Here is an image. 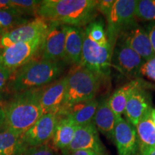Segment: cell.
Segmentation results:
<instances>
[{"label":"cell","instance_id":"cell-1","mask_svg":"<svg viewBox=\"0 0 155 155\" xmlns=\"http://www.w3.org/2000/svg\"><path fill=\"white\" fill-rule=\"evenodd\" d=\"M96 0H43L38 17L68 26H87L98 15Z\"/></svg>","mask_w":155,"mask_h":155},{"label":"cell","instance_id":"cell-2","mask_svg":"<svg viewBox=\"0 0 155 155\" xmlns=\"http://www.w3.org/2000/svg\"><path fill=\"white\" fill-rule=\"evenodd\" d=\"M65 64L35 58L11 73L7 91L15 94L47 86L61 76Z\"/></svg>","mask_w":155,"mask_h":155},{"label":"cell","instance_id":"cell-3","mask_svg":"<svg viewBox=\"0 0 155 155\" xmlns=\"http://www.w3.org/2000/svg\"><path fill=\"white\" fill-rule=\"evenodd\" d=\"M2 107L5 113V129L22 135L44 114L40 88L12 94Z\"/></svg>","mask_w":155,"mask_h":155},{"label":"cell","instance_id":"cell-4","mask_svg":"<svg viewBox=\"0 0 155 155\" xmlns=\"http://www.w3.org/2000/svg\"><path fill=\"white\" fill-rule=\"evenodd\" d=\"M67 78L65 101L58 114L78 103L94 99L101 84L94 73L81 65H73Z\"/></svg>","mask_w":155,"mask_h":155},{"label":"cell","instance_id":"cell-5","mask_svg":"<svg viewBox=\"0 0 155 155\" xmlns=\"http://www.w3.org/2000/svg\"><path fill=\"white\" fill-rule=\"evenodd\" d=\"M114 47L111 43L100 45L85 33L81 65L94 73L101 83L110 78Z\"/></svg>","mask_w":155,"mask_h":155},{"label":"cell","instance_id":"cell-6","mask_svg":"<svg viewBox=\"0 0 155 155\" xmlns=\"http://www.w3.org/2000/svg\"><path fill=\"white\" fill-rule=\"evenodd\" d=\"M137 0H115L109 15L106 17V34L108 42L116 45L119 35L137 22Z\"/></svg>","mask_w":155,"mask_h":155},{"label":"cell","instance_id":"cell-7","mask_svg":"<svg viewBox=\"0 0 155 155\" xmlns=\"http://www.w3.org/2000/svg\"><path fill=\"white\" fill-rule=\"evenodd\" d=\"M45 35L0 49V63L12 73L38 57ZM39 58V57H38Z\"/></svg>","mask_w":155,"mask_h":155},{"label":"cell","instance_id":"cell-8","mask_svg":"<svg viewBox=\"0 0 155 155\" xmlns=\"http://www.w3.org/2000/svg\"><path fill=\"white\" fill-rule=\"evenodd\" d=\"M66 25L50 22L40 48L38 57L42 60L63 61L65 56V44Z\"/></svg>","mask_w":155,"mask_h":155},{"label":"cell","instance_id":"cell-9","mask_svg":"<svg viewBox=\"0 0 155 155\" xmlns=\"http://www.w3.org/2000/svg\"><path fill=\"white\" fill-rule=\"evenodd\" d=\"M144 63V60L134 50L121 42H116L111 58V66L119 72L126 76H140L141 67Z\"/></svg>","mask_w":155,"mask_h":155},{"label":"cell","instance_id":"cell-10","mask_svg":"<svg viewBox=\"0 0 155 155\" xmlns=\"http://www.w3.org/2000/svg\"><path fill=\"white\" fill-rule=\"evenodd\" d=\"M50 22L40 17L34 18L26 24L7 32L1 41V48H8L19 42H29L46 34Z\"/></svg>","mask_w":155,"mask_h":155},{"label":"cell","instance_id":"cell-11","mask_svg":"<svg viewBox=\"0 0 155 155\" xmlns=\"http://www.w3.org/2000/svg\"><path fill=\"white\" fill-rule=\"evenodd\" d=\"M147 83L142 80L131 92L126 105L125 117L134 127L149 114L152 109V100L150 93L147 91Z\"/></svg>","mask_w":155,"mask_h":155},{"label":"cell","instance_id":"cell-12","mask_svg":"<svg viewBox=\"0 0 155 155\" xmlns=\"http://www.w3.org/2000/svg\"><path fill=\"white\" fill-rule=\"evenodd\" d=\"M117 41L134 50L145 62L155 57L150 37L147 30L135 22L119 35Z\"/></svg>","mask_w":155,"mask_h":155},{"label":"cell","instance_id":"cell-13","mask_svg":"<svg viewBox=\"0 0 155 155\" xmlns=\"http://www.w3.org/2000/svg\"><path fill=\"white\" fill-rule=\"evenodd\" d=\"M81 150H91L98 152L108 153L101 140L98 131L94 123L85 126H78L73 140L65 150L62 151L63 155Z\"/></svg>","mask_w":155,"mask_h":155},{"label":"cell","instance_id":"cell-14","mask_svg":"<svg viewBox=\"0 0 155 155\" xmlns=\"http://www.w3.org/2000/svg\"><path fill=\"white\" fill-rule=\"evenodd\" d=\"M58 118L56 113L44 114L23 134L27 147H37L48 143L53 137Z\"/></svg>","mask_w":155,"mask_h":155},{"label":"cell","instance_id":"cell-15","mask_svg":"<svg viewBox=\"0 0 155 155\" xmlns=\"http://www.w3.org/2000/svg\"><path fill=\"white\" fill-rule=\"evenodd\" d=\"M118 155H138L139 147L135 127L122 116L117 117L113 139Z\"/></svg>","mask_w":155,"mask_h":155},{"label":"cell","instance_id":"cell-16","mask_svg":"<svg viewBox=\"0 0 155 155\" xmlns=\"http://www.w3.org/2000/svg\"><path fill=\"white\" fill-rule=\"evenodd\" d=\"M67 81V75H65L40 88V104L44 114H58L65 101Z\"/></svg>","mask_w":155,"mask_h":155},{"label":"cell","instance_id":"cell-17","mask_svg":"<svg viewBox=\"0 0 155 155\" xmlns=\"http://www.w3.org/2000/svg\"><path fill=\"white\" fill-rule=\"evenodd\" d=\"M84 38V28L66 25L64 63L73 66L81 65Z\"/></svg>","mask_w":155,"mask_h":155},{"label":"cell","instance_id":"cell-18","mask_svg":"<svg viewBox=\"0 0 155 155\" xmlns=\"http://www.w3.org/2000/svg\"><path fill=\"white\" fill-rule=\"evenodd\" d=\"M117 116L112 111L108 102V97H103L98 101L94 123L98 131L108 139H113L114 130L115 128Z\"/></svg>","mask_w":155,"mask_h":155},{"label":"cell","instance_id":"cell-19","mask_svg":"<svg viewBox=\"0 0 155 155\" xmlns=\"http://www.w3.org/2000/svg\"><path fill=\"white\" fill-rule=\"evenodd\" d=\"M98 101L94 98L70 106L60 112L58 116H68L77 126H85L94 122Z\"/></svg>","mask_w":155,"mask_h":155},{"label":"cell","instance_id":"cell-20","mask_svg":"<svg viewBox=\"0 0 155 155\" xmlns=\"http://www.w3.org/2000/svg\"><path fill=\"white\" fill-rule=\"evenodd\" d=\"M150 112L135 127L138 141V155H149L155 149V125L151 119Z\"/></svg>","mask_w":155,"mask_h":155},{"label":"cell","instance_id":"cell-21","mask_svg":"<svg viewBox=\"0 0 155 155\" xmlns=\"http://www.w3.org/2000/svg\"><path fill=\"white\" fill-rule=\"evenodd\" d=\"M77 126L68 116H58L54 131L53 147L55 150L63 151L73 140Z\"/></svg>","mask_w":155,"mask_h":155},{"label":"cell","instance_id":"cell-22","mask_svg":"<svg viewBox=\"0 0 155 155\" xmlns=\"http://www.w3.org/2000/svg\"><path fill=\"white\" fill-rule=\"evenodd\" d=\"M28 148L23 135L7 129L0 131V155H23Z\"/></svg>","mask_w":155,"mask_h":155},{"label":"cell","instance_id":"cell-23","mask_svg":"<svg viewBox=\"0 0 155 155\" xmlns=\"http://www.w3.org/2000/svg\"><path fill=\"white\" fill-rule=\"evenodd\" d=\"M141 79L131 80L117 88L108 97V102L112 111L117 117L121 116L125 111L126 105L133 90L140 83Z\"/></svg>","mask_w":155,"mask_h":155},{"label":"cell","instance_id":"cell-24","mask_svg":"<svg viewBox=\"0 0 155 155\" xmlns=\"http://www.w3.org/2000/svg\"><path fill=\"white\" fill-rule=\"evenodd\" d=\"M29 17L15 12L14 11L0 10V29L9 32L30 22Z\"/></svg>","mask_w":155,"mask_h":155},{"label":"cell","instance_id":"cell-25","mask_svg":"<svg viewBox=\"0 0 155 155\" xmlns=\"http://www.w3.org/2000/svg\"><path fill=\"white\" fill-rule=\"evenodd\" d=\"M84 30L85 33L97 44L100 45H106L110 43L107 38L105 24L102 19H95L89 23Z\"/></svg>","mask_w":155,"mask_h":155},{"label":"cell","instance_id":"cell-26","mask_svg":"<svg viewBox=\"0 0 155 155\" xmlns=\"http://www.w3.org/2000/svg\"><path fill=\"white\" fill-rule=\"evenodd\" d=\"M41 1L35 0H9L11 10L25 17H38V10Z\"/></svg>","mask_w":155,"mask_h":155},{"label":"cell","instance_id":"cell-27","mask_svg":"<svg viewBox=\"0 0 155 155\" xmlns=\"http://www.w3.org/2000/svg\"><path fill=\"white\" fill-rule=\"evenodd\" d=\"M135 15L137 19L155 21V0L137 1Z\"/></svg>","mask_w":155,"mask_h":155},{"label":"cell","instance_id":"cell-28","mask_svg":"<svg viewBox=\"0 0 155 155\" xmlns=\"http://www.w3.org/2000/svg\"><path fill=\"white\" fill-rule=\"evenodd\" d=\"M55 149L49 143L37 147H28L23 155H55Z\"/></svg>","mask_w":155,"mask_h":155},{"label":"cell","instance_id":"cell-29","mask_svg":"<svg viewBox=\"0 0 155 155\" xmlns=\"http://www.w3.org/2000/svg\"><path fill=\"white\" fill-rule=\"evenodd\" d=\"M10 75V71L0 63V101H2L4 95L7 92Z\"/></svg>","mask_w":155,"mask_h":155},{"label":"cell","instance_id":"cell-30","mask_svg":"<svg viewBox=\"0 0 155 155\" xmlns=\"http://www.w3.org/2000/svg\"><path fill=\"white\" fill-rule=\"evenodd\" d=\"M140 75L145 77L148 80L155 82V57L145 62L141 67Z\"/></svg>","mask_w":155,"mask_h":155},{"label":"cell","instance_id":"cell-31","mask_svg":"<svg viewBox=\"0 0 155 155\" xmlns=\"http://www.w3.org/2000/svg\"><path fill=\"white\" fill-rule=\"evenodd\" d=\"M115 2V0H100L97 3V10L98 13H101L105 17L109 15L110 12L111 11L112 7Z\"/></svg>","mask_w":155,"mask_h":155},{"label":"cell","instance_id":"cell-32","mask_svg":"<svg viewBox=\"0 0 155 155\" xmlns=\"http://www.w3.org/2000/svg\"><path fill=\"white\" fill-rule=\"evenodd\" d=\"M66 155H108V153L98 152L91 150H81L71 152Z\"/></svg>","mask_w":155,"mask_h":155},{"label":"cell","instance_id":"cell-33","mask_svg":"<svg viewBox=\"0 0 155 155\" xmlns=\"http://www.w3.org/2000/svg\"><path fill=\"white\" fill-rule=\"evenodd\" d=\"M148 35L150 37L151 44H152L153 50H154L155 54V23L149 25L147 30Z\"/></svg>","mask_w":155,"mask_h":155},{"label":"cell","instance_id":"cell-34","mask_svg":"<svg viewBox=\"0 0 155 155\" xmlns=\"http://www.w3.org/2000/svg\"><path fill=\"white\" fill-rule=\"evenodd\" d=\"M5 129V113L2 106L0 105V131Z\"/></svg>","mask_w":155,"mask_h":155},{"label":"cell","instance_id":"cell-35","mask_svg":"<svg viewBox=\"0 0 155 155\" xmlns=\"http://www.w3.org/2000/svg\"><path fill=\"white\" fill-rule=\"evenodd\" d=\"M150 116H151V119H152L153 123L155 125V108H152V111L150 112Z\"/></svg>","mask_w":155,"mask_h":155},{"label":"cell","instance_id":"cell-36","mask_svg":"<svg viewBox=\"0 0 155 155\" xmlns=\"http://www.w3.org/2000/svg\"><path fill=\"white\" fill-rule=\"evenodd\" d=\"M5 33H6V32H5V31L0 29V49H1V41H2V37H3V35Z\"/></svg>","mask_w":155,"mask_h":155},{"label":"cell","instance_id":"cell-37","mask_svg":"<svg viewBox=\"0 0 155 155\" xmlns=\"http://www.w3.org/2000/svg\"><path fill=\"white\" fill-rule=\"evenodd\" d=\"M149 155H155V149H154V150H152V152H150V154H149Z\"/></svg>","mask_w":155,"mask_h":155}]
</instances>
